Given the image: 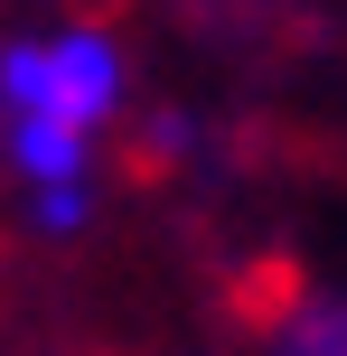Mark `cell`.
<instances>
[{
    "label": "cell",
    "mask_w": 347,
    "mask_h": 356,
    "mask_svg": "<svg viewBox=\"0 0 347 356\" xmlns=\"http://www.w3.org/2000/svg\"><path fill=\"white\" fill-rule=\"evenodd\" d=\"M0 104L10 113H66V122H113L122 104V56L104 29H66V38H19L0 47Z\"/></svg>",
    "instance_id": "6da1fadb"
},
{
    "label": "cell",
    "mask_w": 347,
    "mask_h": 356,
    "mask_svg": "<svg viewBox=\"0 0 347 356\" xmlns=\"http://www.w3.org/2000/svg\"><path fill=\"white\" fill-rule=\"evenodd\" d=\"M85 122H66V113H10V169L29 178V188H47V178H85Z\"/></svg>",
    "instance_id": "7a4b0ae2"
},
{
    "label": "cell",
    "mask_w": 347,
    "mask_h": 356,
    "mask_svg": "<svg viewBox=\"0 0 347 356\" xmlns=\"http://www.w3.org/2000/svg\"><path fill=\"white\" fill-rule=\"evenodd\" d=\"M282 356H347V300L300 309V328H291V347H282Z\"/></svg>",
    "instance_id": "3957f363"
},
{
    "label": "cell",
    "mask_w": 347,
    "mask_h": 356,
    "mask_svg": "<svg viewBox=\"0 0 347 356\" xmlns=\"http://www.w3.org/2000/svg\"><path fill=\"white\" fill-rule=\"evenodd\" d=\"M38 225H47V234L85 225V178H47V188H38Z\"/></svg>",
    "instance_id": "277c9868"
}]
</instances>
